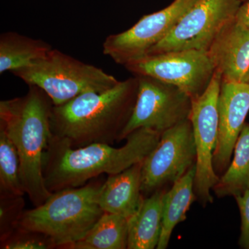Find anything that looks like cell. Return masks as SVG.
Wrapping results in <instances>:
<instances>
[{"label": "cell", "instance_id": "1", "mask_svg": "<svg viewBox=\"0 0 249 249\" xmlns=\"http://www.w3.org/2000/svg\"><path fill=\"white\" fill-rule=\"evenodd\" d=\"M138 89V77L134 76L102 92L83 93L61 106H53L52 134L75 148L120 142L132 116Z\"/></svg>", "mask_w": 249, "mask_h": 249}, {"label": "cell", "instance_id": "2", "mask_svg": "<svg viewBox=\"0 0 249 249\" xmlns=\"http://www.w3.org/2000/svg\"><path fill=\"white\" fill-rule=\"evenodd\" d=\"M160 133L139 128L126 138L124 146L92 143L71 147L52 134L46 150L43 173L45 185L51 193L85 186L89 180L103 174L120 173L143 161L158 143Z\"/></svg>", "mask_w": 249, "mask_h": 249}, {"label": "cell", "instance_id": "3", "mask_svg": "<svg viewBox=\"0 0 249 249\" xmlns=\"http://www.w3.org/2000/svg\"><path fill=\"white\" fill-rule=\"evenodd\" d=\"M53 103L45 91L29 85L27 94L0 102V128L14 144L20 162L21 180L34 207L52 196L44 178V160L52 138Z\"/></svg>", "mask_w": 249, "mask_h": 249}, {"label": "cell", "instance_id": "4", "mask_svg": "<svg viewBox=\"0 0 249 249\" xmlns=\"http://www.w3.org/2000/svg\"><path fill=\"white\" fill-rule=\"evenodd\" d=\"M100 186L89 183L54 192L43 204L24 211L18 228L42 234L55 248L67 249L82 240L104 214L98 203Z\"/></svg>", "mask_w": 249, "mask_h": 249}, {"label": "cell", "instance_id": "5", "mask_svg": "<svg viewBox=\"0 0 249 249\" xmlns=\"http://www.w3.org/2000/svg\"><path fill=\"white\" fill-rule=\"evenodd\" d=\"M12 73L28 85H35L45 91L55 106L83 93L106 91L119 82L102 69L55 49L45 58Z\"/></svg>", "mask_w": 249, "mask_h": 249}, {"label": "cell", "instance_id": "6", "mask_svg": "<svg viewBox=\"0 0 249 249\" xmlns=\"http://www.w3.org/2000/svg\"><path fill=\"white\" fill-rule=\"evenodd\" d=\"M242 3L240 0H197L146 55L191 49L207 52L219 33L235 19Z\"/></svg>", "mask_w": 249, "mask_h": 249}, {"label": "cell", "instance_id": "7", "mask_svg": "<svg viewBox=\"0 0 249 249\" xmlns=\"http://www.w3.org/2000/svg\"><path fill=\"white\" fill-rule=\"evenodd\" d=\"M221 83L222 76L215 70L206 91L192 99L189 117L196 152L195 193L196 199L204 207L213 202L211 191L219 179L214 172L213 161L219 129L218 98Z\"/></svg>", "mask_w": 249, "mask_h": 249}, {"label": "cell", "instance_id": "8", "mask_svg": "<svg viewBox=\"0 0 249 249\" xmlns=\"http://www.w3.org/2000/svg\"><path fill=\"white\" fill-rule=\"evenodd\" d=\"M138 77L137 101L121 141L139 128L152 129L161 134L189 119L192 98L175 85L149 76Z\"/></svg>", "mask_w": 249, "mask_h": 249}, {"label": "cell", "instance_id": "9", "mask_svg": "<svg viewBox=\"0 0 249 249\" xmlns=\"http://www.w3.org/2000/svg\"><path fill=\"white\" fill-rule=\"evenodd\" d=\"M124 67L134 76L152 77L175 85L192 99L206 91L215 71L207 52L193 49L146 55Z\"/></svg>", "mask_w": 249, "mask_h": 249}, {"label": "cell", "instance_id": "10", "mask_svg": "<svg viewBox=\"0 0 249 249\" xmlns=\"http://www.w3.org/2000/svg\"><path fill=\"white\" fill-rule=\"evenodd\" d=\"M193 125L189 119L167 129L142 162V191L150 196L165 188L196 164Z\"/></svg>", "mask_w": 249, "mask_h": 249}, {"label": "cell", "instance_id": "11", "mask_svg": "<svg viewBox=\"0 0 249 249\" xmlns=\"http://www.w3.org/2000/svg\"><path fill=\"white\" fill-rule=\"evenodd\" d=\"M197 0H175L165 9L146 15L133 27L107 36L103 44L104 55L125 65L142 58L163 40Z\"/></svg>", "mask_w": 249, "mask_h": 249}, {"label": "cell", "instance_id": "12", "mask_svg": "<svg viewBox=\"0 0 249 249\" xmlns=\"http://www.w3.org/2000/svg\"><path fill=\"white\" fill-rule=\"evenodd\" d=\"M249 111V83L222 80L218 98L219 129L213 161L219 177L230 165L235 142Z\"/></svg>", "mask_w": 249, "mask_h": 249}, {"label": "cell", "instance_id": "13", "mask_svg": "<svg viewBox=\"0 0 249 249\" xmlns=\"http://www.w3.org/2000/svg\"><path fill=\"white\" fill-rule=\"evenodd\" d=\"M207 53L222 80L242 82L249 70V29L234 19L219 33Z\"/></svg>", "mask_w": 249, "mask_h": 249}, {"label": "cell", "instance_id": "14", "mask_svg": "<svg viewBox=\"0 0 249 249\" xmlns=\"http://www.w3.org/2000/svg\"><path fill=\"white\" fill-rule=\"evenodd\" d=\"M142 162L120 173L109 175L100 186L98 203L103 212L122 216L128 220L140 209L144 197L142 191Z\"/></svg>", "mask_w": 249, "mask_h": 249}, {"label": "cell", "instance_id": "15", "mask_svg": "<svg viewBox=\"0 0 249 249\" xmlns=\"http://www.w3.org/2000/svg\"><path fill=\"white\" fill-rule=\"evenodd\" d=\"M167 190L145 197L140 209L128 219V249L157 248L161 232L163 200Z\"/></svg>", "mask_w": 249, "mask_h": 249}, {"label": "cell", "instance_id": "16", "mask_svg": "<svg viewBox=\"0 0 249 249\" xmlns=\"http://www.w3.org/2000/svg\"><path fill=\"white\" fill-rule=\"evenodd\" d=\"M196 164L166 191L163 200L161 232L157 249H165L175 227L187 219L186 213L196 200L195 193Z\"/></svg>", "mask_w": 249, "mask_h": 249}, {"label": "cell", "instance_id": "17", "mask_svg": "<svg viewBox=\"0 0 249 249\" xmlns=\"http://www.w3.org/2000/svg\"><path fill=\"white\" fill-rule=\"evenodd\" d=\"M53 47L42 40L31 38L16 32L0 36V73H11L45 58Z\"/></svg>", "mask_w": 249, "mask_h": 249}, {"label": "cell", "instance_id": "18", "mask_svg": "<svg viewBox=\"0 0 249 249\" xmlns=\"http://www.w3.org/2000/svg\"><path fill=\"white\" fill-rule=\"evenodd\" d=\"M230 165L213 188L218 198L240 196L249 188V124L245 123L233 150Z\"/></svg>", "mask_w": 249, "mask_h": 249}, {"label": "cell", "instance_id": "19", "mask_svg": "<svg viewBox=\"0 0 249 249\" xmlns=\"http://www.w3.org/2000/svg\"><path fill=\"white\" fill-rule=\"evenodd\" d=\"M128 245V220L104 213L82 240L67 249H126Z\"/></svg>", "mask_w": 249, "mask_h": 249}, {"label": "cell", "instance_id": "20", "mask_svg": "<svg viewBox=\"0 0 249 249\" xmlns=\"http://www.w3.org/2000/svg\"><path fill=\"white\" fill-rule=\"evenodd\" d=\"M24 194L17 150L0 128V197H16Z\"/></svg>", "mask_w": 249, "mask_h": 249}, {"label": "cell", "instance_id": "21", "mask_svg": "<svg viewBox=\"0 0 249 249\" xmlns=\"http://www.w3.org/2000/svg\"><path fill=\"white\" fill-rule=\"evenodd\" d=\"M24 206L23 196L0 197V242L7 239L18 229Z\"/></svg>", "mask_w": 249, "mask_h": 249}, {"label": "cell", "instance_id": "22", "mask_svg": "<svg viewBox=\"0 0 249 249\" xmlns=\"http://www.w3.org/2000/svg\"><path fill=\"white\" fill-rule=\"evenodd\" d=\"M1 249H55L53 242L39 232L18 228L6 240L0 242Z\"/></svg>", "mask_w": 249, "mask_h": 249}, {"label": "cell", "instance_id": "23", "mask_svg": "<svg viewBox=\"0 0 249 249\" xmlns=\"http://www.w3.org/2000/svg\"><path fill=\"white\" fill-rule=\"evenodd\" d=\"M240 210L241 233L239 239L240 248L249 249V188L240 196H235Z\"/></svg>", "mask_w": 249, "mask_h": 249}, {"label": "cell", "instance_id": "24", "mask_svg": "<svg viewBox=\"0 0 249 249\" xmlns=\"http://www.w3.org/2000/svg\"><path fill=\"white\" fill-rule=\"evenodd\" d=\"M236 24L249 29V0L241 4L235 18Z\"/></svg>", "mask_w": 249, "mask_h": 249}, {"label": "cell", "instance_id": "25", "mask_svg": "<svg viewBox=\"0 0 249 249\" xmlns=\"http://www.w3.org/2000/svg\"><path fill=\"white\" fill-rule=\"evenodd\" d=\"M242 82H244V83H249V71H247V73H246L245 78H244L243 80H242Z\"/></svg>", "mask_w": 249, "mask_h": 249}, {"label": "cell", "instance_id": "26", "mask_svg": "<svg viewBox=\"0 0 249 249\" xmlns=\"http://www.w3.org/2000/svg\"><path fill=\"white\" fill-rule=\"evenodd\" d=\"M242 2H244V1H247V0H240Z\"/></svg>", "mask_w": 249, "mask_h": 249}]
</instances>
